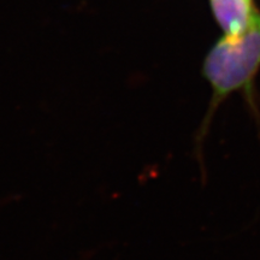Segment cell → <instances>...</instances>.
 Listing matches in <instances>:
<instances>
[{"instance_id": "6da1fadb", "label": "cell", "mask_w": 260, "mask_h": 260, "mask_svg": "<svg viewBox=\"0 0 260 260\" xmlns=\"http://www.w3.org/2000/svg\"><path fill=\"white\" fill-rule=\"evenodd\" d=\"M260 71V12L246 30L233 37L223 35L207 52L203 75L212 90L207 111L195 136L197 153L201 147L219 106L230 95L241 93L253 118L260 124V107L255 80Z\"/></svg>"}, {"instance_id": "7a4b0ae2", "label": "cell", "mask_w": 260, "mask_h": 260, "mask_svg": "<svg viewBox=\"0 0 260 260\" xmlns=\"http://www.w3.org/2000/svg\"><path fill=\"white\" fill-rule=\"evenodd\" d=\"M212 15L223 35H237L251 25L258 15L253 0H209Z\"/></svg>"}]
</instances>
